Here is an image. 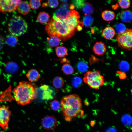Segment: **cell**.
Listing matches in <instances>:
<instances>
[{
  "mask_svg": "<svg viewBox=\"0 0 132 132\" xmlns=\"http://www.w3.org/2000/svg\"><path fill=\"white\" fill-rule=\"evenodd\" d=\"M45 29L50 36H55L60 40H65L73 36L75 28L68 23L66 20L52 18L46 25Z\"/></svg>",
  "mask_w": 132,
  "mask_h": 132,
  "instance_id": "6da1fadb",
  "label": "cell"
},
{
  "mask_svg": "<svg viewBox=\"0 0 132 132\" xmlns=\"http://www.w3.org/2000/svg\"><path fill=\"white\" fill-rule=\"evenodd\" d=\"M61 108L66 121H71L72 118L82 112L81 99L78 95L73 94L62 98L60 102Z\"/></svg>",
  "mask_w": 132,
  "mask_h": 132,
  "instance_id": "7a4b0ae2",
  "label": "cell"
},
{
  "mask_svg": "<svg viewBox=\"0 0 132 132\" xmlns=\"http://www.w3.org/2000/svg\"><path fill=\"white\" fill-rule=\"evenodd\" d=\"M13 91L14 99L20 105L29 104L36 97L35 87L32 83L26 81L20 82Z\"/></svg>",
  "mask_w": 132,
  "mask_h": 132,
  "instance_id": "3957f363",
  "label": "cell"
},
{
  "mask_svg": "<svg viewBox=\"0 0 132 132\" xmlns=\"http://www.w3.org/2000/svg\"><path fill=\"white\" fill-rule=\"evenodd\" d=\"M8 27L11 34L18 36L24 34L26 32L28 25L25 20L22 17L15 15L10 19Z\"/></svg>",
  "mask_w": 132,
  "mask_h": 132,
  "instance_id": "277c9868",
  "label": "cell"
},
{
  "mask_svg": "<svg viewBox=\"0 0 132 132\" xmlns=\"http://www.w3.org/2000/svg\"><path fill=\"white\" fill-rule=\"evenodd\" d=\"M84 82L92 88L98 89L104 83V77L98 70L87 72L83 78Z\"/></svg>",
  "mask_w": 132,
  "mask_h": 132,
  "instance_id": "5b68a950",
  "label": "cell"
},
{
  "mask_svg": "<svg viewBox=\"0 0 132 132\" xmlns=\"http://www.w3.org/2000/svg\"><path fill=\"white\" fill-rule=\"evenodd\" d=\"M116 40L118 45L121 48L132 50V29H126L123 32L118 33Z\"/></svg>",
  "mask_w": 132,
  "mask_h": 132,
  "instance_id": "8992f818",
  "label": "cell"
},
{
  "mask_svg": "<svg viewBox=\"0 0 132 132\" xmlns=\"http://www.w3.org/2000/svg\"><path fill=\"white\" fill-rule=\"evenodd\" d=\"M11 112L7 106H0V126L3 129L6 130Z\"/></svg>",
  "mask_w": 132,
  "mask_h": 132,
  "instance_id": "52a82bcc",
  "label": "cell"
},
{
  "mask_svg": "<svg viewBox=\"0 0 132 132\" xmlns=\"http://www.w3.org/2000/svg\"><path fill=\"white\" fill-rule=\"evenodd\" d=\"M68 7L67 4H63L56 10L53 18L62 20H66L69 16L71 10L69 9Z\"/></svg>",
  "mask_w": 132,
  "mask_h": 132,
  "instance_id": "ba28073f",
  "label": "cell"
},
{
  "mask_svg": "<svg viewBox=\"0 0 132 132\" xmlns=\"http://www.w3.org/2000/svg\"><path fill=\"white\" fill-rule=\"evenodd\" d=\"M41 124L44 129L51 130L55 129L58 125L57 121L56 118L53 116H47L43 118Z\"/></svg>",
  "mask_w": 132,
  "mask_h": 132,
  "instance_id": "9c48e42d",
  "label": "cell"
},
{
  "mask_svg": "<svg viewBox=\"0 0 132 132\" xmlns=\"http://www.w3.org/2000/svg\"><path fill=\"white\" fill-rule=\"evenodd\" d=\"M80 16L78 13L75 10H71L70 14L66 20L75 29L79 25L83 26V24L79 20Z\"/></svg>",
  "mask_w": 132,
  "mask_h": 132,
  "instance_id": "30bf717a",
  "label": "cell"
},
{
  "mask_svg": "<svg viewBox=\"0 0 132 132\" xmlns=\"http://www.w3.org/2000/svg\"><path fill=\"white\" fill-rule=\"evenodd\" d=\"M12 0H0V11L2 13L11 12L17 9Z\"/></svg>",
  "mask_w": 132,
  "mask_h": 132,
  "instance_id": "8fae6325",
  "label": "cell"
},
{
  "mask_svg": "<svg viewBox=\"0 0 132 132\" xmlns=\"http://www.w3.org/2000/svg\"><path fill=\"white\" fill-rule=\"evenodd\" d=\"M93 50L95 54L99 55H102L106 51V47L102 42H96L93 47Z\"/></svg>",
  "mask_w": 132,
  "mask_h": 132,
  "instance_id": "7c38bea8",
  "label": "cell"
},
{
  "mask_svg": "<svg viewBox=\"0 0 132 132\" xmlns=\"http://www.w3.org/2000/svg\"><path fill=\"white\" fill-rule=\"evenodd\" d=\"M40 89L43 91V99L48 100L53 99L54 92L48 86L43 85L40 87Z\"/></svg>",
  "mask_w": 132,
  "mask_h": 132,
  "instance_id": "4fadbf2b",
  "label": "cell"
},
{
  "mask_svg": "<svg viewBox=\"0 0 132 132\" xmlns=\"http://www.w3.org/2000/svg\"><path fill=\"white\" fill-rule=\"evenodd\" d=\"M17 9L20 13L25 15L29 13L30 10V7L28 3L25 1H21L17 6Z\"/></svg>",
  "mask_w": 132,
  "mask_h": 132,
  "instance_id": "5bb4252c",
  "label": "cell"
},
{
  "mask_svg": "<svg viewBox=\"0 0 132 132\" xmlns=\"http://www.w3.org/2000/svg\"><path fill=\"white\" fill-rule=\"evenodd\" d=\"M26 76L31 82H35L38 80L40 77L38 72L35 69H31L29 70L26 74Z\"/></svg>",
  "mask_w": 132,
  "mask_h": 132,
  "instance_id": "9a60e30c",
  "label": "cell"
},
{
  "mask_svg": "<svg viewBox=\"0 0 132 132\" xmlns=\"http://www.w3.org/2000/svg\"><path fill=\"white\" fill-rule=\"evenodd\" d=\"M115 31L114 29L110 26L105 27L103 30L102 35L107 40H110L113 38L115 35Z\"/></svg>",
  "mask_w": 132,
  "mask_h": 132,
  "instance_id": "2e32d148",
  "label": "cell"
},
{
  "mask_svg": "<svg viewBox=\"0 0 132 132\" xmlns=\"http://www.w3.org/2000/svg\"><path fill=\"white\" fill-rule=\"evenodd\" d=\"M5 69L8 73L14 74L18 71L19 66L16 63L13 61H10L6 64Z\"/></svg>",
  "mask_w": 132,
  "mask_h": 132,
  "instance_id": "e0dca14e",
  "label": "cell"
},
{
  "mask_svg": "<svg viewBox=\"0 0 132 132\" xmlns=\"http://www.w3.org/2000/svg\"><path fill=\"white\" fill-rule=\"evenodd\" d=\"M120 18L123 22H127L132 20V12L129 10L123 11L120 15Z\"/></svg>",
  "mask_w": 132,
  "mask_h": 132,
  "instance_id": "ac0fdd59",
  "label": "cell"
},
{
  "mask_svg": "<svg viewBox=\"0 0 132 132\" xmlns=\"http://www.w3.org/2000/svg\"><path fill=\"white\" fill-rule=\"evenodd\" d=\"M101 16L103 19L107 21H111L115 18V15L112 11L109 10H105L102 13Z\"/></svg>",
  "mask_w": 132,
  "mask_h": 132,
  "instance_id": "d6986e66",
  "label": "cell"
},
{
  "mask_svg": "<svg viewBox=\"0 0 132 132\" xmlns=\"http://www.w3.org/2000/svg\"><path fill=\"white\" fill-rule=\"evenodd\" d=\"M50 16L49 14L44 11L39 13L37 17L38 21L41 24H45L49 21Z\"/></svg>",
  "mask_w": 132,
  "mask_h": 132,
  "instance_id": "ffe728a7",
  "label": "cell"
},
{
  "mask_svg": "<svg viewBox=\"0 0 132 132\" xmlns=\"http://www.w3.org/2000/svg\"><path fill=\"white\" fill-rule=\"evenodd\" d=\"M47 41L50 46L52 47H57L60 43V40L55 36H53L48 38Z\"/></svg>",
  "mask_w": 132,
  "mask_h": 132,
  "instance_id": "44dd1931",
  "label": "cell"
},
{
  "mask_svg": "<svg viewBox=\"0 0 132 132\" xmlns=\"http://www.w3.org/2000/svg\"><path fill=\"white\" fill-rule=\"evenodd\" d=\"M52 83L53 86L56 88L60 89L61 88L64 84V81L61 77L57 76L53 79Z\"/></svg>",
  "mask_w": 132,
  "mask_h": 132,
  "instance_id": "7402d4cb",
  "label": "cell"
},
{
  "mask_svg": "<svg viewBox=\"0 0 132 132\" xmlns=\"http://www.w3.org/2000/svg\"><path fill=\"white\" fill-rule=\"evenodd\" d=\"M82 10L84 14L88 15L92 14L94 11L93 5L88 3H86L82 8Z\"/></svg>",
  "mask_w": 132,
  "mask_h": 132,
  "instance_id": "603a6c76",
  "label": "cell"
},
{
  "mask_svg": "<svg viewBox=\"0 0 132 132\" xmlns=\"http://www.w3.org/2000/svg\"><path fill=\"white\" fill-rule=\"evenodd\" d=\"M6 42L8 45L11 47H14L17 44L18 39L16 36L12 34L7 36Z\"/></svg>",
  "mask_w": 132,
  "mask_h": 132,
  "instance_id": "cb8c5ba5",
  "label": "cell"
},
{
  "mask_svg": "<svg viewBox=\"0 0 132 132\" xmlns=\"http://www.w3.org/2000/svg\"><path fill=\"white\" fill-rule=\"evenodd\" d=\"M57 56L60 58H63L68 54V49L62 46L57 47L55 50Z\"/></svg>",
  "mask_w": 132,
  "mask_h": 132,
  "instance_id": "d4e9b609",
  "label": "cell"
},
{
  "mask_svg": "<svg viewBox=\"0 0 132 132\" xmlns=\"http://www.w3.org/2000/svg\"><path fill=\"white\" fill-rule=\"evenodd\" d=\"M61 70L64 73L67 75L71 74L74 72L73 68L69 63L64 64L62 66Z\"/></svg>",
  "mask_w": 132,
  "mask_h": 132,
  "instance_id": "484cf974",
  "label": "cell"
},
{
  "mask_svg": "<svg viewBox=\"0 0 132 132\" xmlns=\"http://www.w3.org/2000/svg\"><path fill=\"white\" fill-rule=\"evenodd\" d=\"M121 120L122 123L126 126H130L132 125V118L128 114H124L122 116Z\"/></svg>",
  "mask_w": 132,
  "mask_h": 132,
  "instance_id": "4316f807",
  "label": "cell"
},
{
  "mask_svg": "<svg viewBox=\"0 0 132 132\" xmlns=\"http://www.w3.org/2000/svg\"><path fill=\"white\" fill-rule=\"evenodd\" d=\"M88 66L87 63L84 61H80L77 64V69L81 73L86 72L88 70Z\"/></svg>",
  "mask_w": 132,
  "mask_h": 132,
  "instance_id": "83f0119b",
  "label": "cell"
},
{
  "mask_svg": "<svg viewBox=\"0 0 132 132\" xmlns=\"http://www.w3.org/2000/svg\"><path fill=\"white\" fill-rule=\"evenodd\" d=\"M93 17L89 15L85 16L83 20V24L86 27L90 26L93 23Z\"/></svg>",
  "mask_w": 132,
  "mask_h": 132,
  "instance_id": "f1b7e54d",
  "label": "cell"
},
{
  "mask_svg": "<svg viewBox=\"0 0 132 132\" xmlns=\"http://www.w3.org/2000/svg\"><path fill=\"white\" fill-rule=\"evenodd\" d=\"M72 83L75 88H78L81 85L82 83L81 78L78 76H75L72 79Z\"/></svg>",
  "mask_w": 132,
  "mask_h": 132,
  "instance_id": "f546056e",
  "label": "cell"
},
{
  "mask_svg": "<svg viewBox=\"0 0 132 132\" xmlns=\"http://www.w3.org/2000/svg\"><path fill=\"white\" fill-rule=\"evenodd\" d=\"M50 106L51 109L55 111H58L61 108L60 103L56 100H53L51 102Z\"/></svg>",
  "mask_w": 132,
  "mask_h": 132,
  "instance_id": "4dcf8cb0",
  "label": "cell"
},
{
  "mask_svg": "<svg viewBox=\"0 0 132 132\" xmlns=\"http://www.w3.org/2000/svg\"><path fill=\"white\" fill-rule=\"evenodd\" d=\"M41 1L37 0H30L29 2V5L31 8L34 9L39 8L41 5Z\"/></svg>",
  "mask_w": 132,
  "mask_h": 132,
  "instance_id": "1f68e13d",
  "label": "cell"
},
{
  "mask_svg": "<svg viewBox=\"0 0 132 132\" xmlns=\"http://www.w3.org/2000/svg\"><path fill=\"white\" fill-rule=\"evenodd\" d=\"M118 3L121 8L126 9L129 7L131 2L129 0H120L118 1Z\"/></svg>",
  "mask_w": 132,
  "mask_h": 132,
  "instance_id": "d6a6232c",
  "label": "cell"
},
{
  "mask_svg": "<svg viewBox=\"0 0 132 132\" xmlns=\"http://www.w3.org/2000/svg\"><path fill=\"white\" fill-rule=\"evenodd\" d=\"M72 2L74 6L78 9L82 8L85 4V1L84 0H73Z\"/></svg>",
  "mask_w": 132,
  "mask_h": 132,
  "instance_id": "836d02e7",
  "label": "cell"
},
{
  "mask_svg": "<svg viewBox=\"0 0 132 132\" xmlns=\"http://www.w3.org/2000/svg\"><path fill=\"white\" fill-rule=\"evenodd\" d=\"M47 5L52 8H56L59 4L58 0H50L48 1L47 2Z\"/></svg>",
  "mask_w": 132,
  "mask_h": 132,
  "instance_id": "e575fe53",
  "label": "cell"
},
{
  "mask_svg": "<svg viewBox=\"0 0 132 132\" xmlns=\"http://www.w3.org/2000/svg\"><path fill=\"white\" fill-rule=\"evenodd\" d=\"M129 67L128 63L126 62H122L119 65L120 69L123 71H126L128 70Z\"/></svg>",
  "mask_w": 132,
  "mask_h": 132,
  "instance_id": "d590c367",
  "label": "cell"
},
{
  "mask_svg": "<svg viewBox=\"0 0 132 132\" xmlns=\"http://www.w3.org/2000/svg\"><path fill=\"white\" fill-rule=\"evenodd\" d=\"M117 73L119 75V77L121 79H123L126 78V75L123 72L118 71Z\"/></svg>",
  "mask_w": 132,
  "mask_h": 132,
  "instance_id": "8d00e7d4",
  "label": "cell"
},
{
  "mask_svg": "<svg viewBox=\"0 0 132 132\" xmlns=\"http://www.w3.org/2000/svg\"><path fill=\"white\" fill-rule=\"evenodd\" d=\"M105 132H117V131L114 128L110 127L106 130Z\"/></svg>",
  "mask_w": 132,
  "mask_h": 132,
  "instance_id": "74e56055",
  "label": "cell"
},
{
  "mask_svg": "<svg viewBox=\"0 0 132 132\" xmlns=\"http://www.w3.org/2000/svg\"><path fill=\"white\" fill-rule=\"evenodd\" d=\"M13 4L15 6H17L21 3V0H11Z\"/></svg>",
  "mask_w": 132,
  "mask_h": 132,
  "instance_id": "f35d334b",
  "label": "cell"
},
{
  "mask_svg": "<svg viewBox=\"0 0 132 132\" xmlns=\"http://www.w3.org/2000/svg\"><path fill=\"white\" fill-rule=\"evenodd\" d=\"M3 45V40L2 37L0 35V51L2 49Z\"/></svg>",
  "mask_w": 132,
  "mask_h": 132,
  "instance_id": "ab89813d",
  "label": "cell"
},
{
  "mask_svg": "<svg viewBox=\"0 0 132 132\" xmlns=\"http://www.w3.org/2000/svg\"><path fill=\"white\" fill-rule=\"evenodd\" d=\"M62 61L63 62H65L68 63H69V61L67 59L65 58L63 59Z\"/></svg>",
  "mask_w": 132,
  "mask_h": 132,
  "instance_id": "60d3db41",
  "label": "cell"
},
{
  "mask_svg": "<svg viewBox=\"0 0 132 132\" xmlns=\"http://www.w3.org/2000/svg\"><path fill=\"white\" fill-rule=\"evenodd\" d=\"M62 2H66L68 1L67 0H60Z\"/></svg>",
  "mask_w": 132,
  "mask_h": 132,
  "instance_id": "b9f144b4",
  "label": "cell"
},
{
  "mask_svg": "<svg viewBox=\"0 0 132 132\" xmlns=\"http://www.w3.org/2000/svg\"></svg>",
  "mask_w": 132,
  "mask_h": 132,
  "instance_id": "7bdbcfd3",
  "label": "cell"
}]
</instances>
